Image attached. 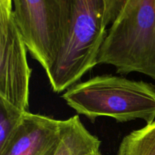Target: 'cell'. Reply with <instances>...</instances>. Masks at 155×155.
I'll return each instance as SVG.
<instances>
[{
	"mask_svg": "<svg viewBox=\"0 0 155 155\" xmlns=\"http://www.w3.org/2000/svg\"><path fill=\"white\" fill-rule=\"evenodd\" d=\"M62 98L78 114L94 123L109 117L117 123L155 120V86L123 77L104 74L80 82L67 89Z\"/></svg>",
	"mask_w": 155,
	"mask_h": 155,
	"instance_id": "1",
	"label": "cell"
},
{
	"mask_svg": "<svg viewBox=\"0 0 155 155\" xmlns=\"http://www.w3.org/2000/svg\"><path fill=\"white\" fill-rule=\"evenodd\" d=\"M104 0H70V17L63 44L46 73L53 91L75 85L94 67L107 36Z\"/></svg>",
	"mask_w": 155,
	"mask_h": 155,
	"instance_id": "2",
	"label": "cell"
},
{
	"mask_svg": "<svg viewBox=\"0 0 155 155\" xmlns=\"http://www.w3.org/2000/svg\"><path fill=\"white\" fill-rule=\"evenodd\" d=\"M102 64L155 80V0H126L98 53Z\"/></svg>",
	"mask_w": 155,
	"mask_h": 155,
	"instance_id": "3",
	"label": "cell"
},
{
	"mask_svg": "<svg viewBox=\"0 0 155 155\" xmlns=\"http://www.w3.org/2000/svg\"><path fill=\"white\" fill-rule=\"evenodd\" d=\"M13 13L27 51L45 72L60 51L66 24L53 0H12Z\"/></svg>",
	"mask_w": 155,
	"mask_h": 155,
	"instance_id": "4",
	"label": "cell"
},
{
	"mask_svg": "<svg viewBox=\"0 0 155 155\" xmlns=\"http://www.w3.org/2000/svg\"><path fill=\"white\" fill-rule=\"evenodd\" d=\"M14 13L0 7V98L29 111L32 70Z\"/></svg>",
	"mask_w": 155,
	"mask_h": 155,
	"instance_id": "5",
	"label": "cell"
},
{
	"mask_svg": "<svg viewBox=\"0 0 155 155\" xmlns=\"http://www.w3.org/2000/svg\"><path fill=\"white\" fill-rule=\"evenodd\" d=\"M64 120L30 111L22 120L0 155H54L63 135Z\"/></svg>",
	"mask_w": 155,
	"mask_h": 155,
	"instance_id": "6",
	"label": "cell"
},
{
	"mask_svg": "<svg viewBox=\"0 0 155 155\" xmlns=\"http://www.w3.org/2000/svg\"><path fill=\"white\" fill-rule=\"evenodd\" d=\"M101 141L85 127L79 115L63 123V135L54 155H89L99 151Z\"/></svg>",
	"mask_w": 155,
	"mask_h": 155,
	"instance_id": "7",
	"label": "cell"
},
{
	"mask_svg": "<svg viewBox=\"0 0 155 155\" xmlns=\"http://www.w3.org/2000/svg\"><path fill=\"white\" fill-rule=\"evenodd\" d=\"M117 155H155V120L126 136Z\"/></svg>",
	"mask_w": 155,
	"mask_h": 155,
	"instance_id": "8",
	"label": "cell"
},
{
	"mask_svg": "<svg viewBox=\"0 0 155 155\" xmlns=\"http://www.w3.org/2000/svg\"><path fill=\"white\" fill-rule=\"evenodd\" d=\"M24 112L0 98V149L2 148L22 120Z\"/></svg>",
	"mask_w": 155,
	"mask_h": 155,
	"instance_id": "9",
	"label": "cell"
},
{
	"mask_svg": "<svg viewBox=\"0 0 155 155\" xmlns=\"http://www.w3.org/2000/svg\"><path fill=\"white\" fill-rule=\"evenodd\" d=\"M104 25H111L124 7L126 0H104Z\"/></svg>",
	"mask_w": 155,
	"mask_h": 155,
	"instance_id": "10",
	"label": "cell"
},
{
	"mask_svg": "<svg viewBox=\"0 0 155 155\" xmlns=\"http://www.w3.org/2000/svg\"><path fill=\"white\" fill-rule=\"evenodd\" d=\"M58 7L68 28L70 17V0H53ZM67 31V30H66Z\"/></svg>",
	"mask_w": 155,
	"mask_h": 155,
	"instance_id": "11",
	"label": "cell"
},
{
	"mask_svg": "<svg viewBox=\"0 0 155 155\" xmlns=\"http://www.w3.org/2000/svg\"><path fill=\"white\" fill-rule=\"evenodd\" d=\"M0 7L5 9L7 12H13V2L12 0H0Z\"/></svg>",
	"mask_w": 155,
	"mask_h": 155,
	"instance_id": "12",
	"label": "cell"
},
{
	"mask_svg": "<svg viewBox=\"0 0 155 155\" xmlns=\"http://www.w3.org/2000/svg\"><path fill=\"white\" fill-rule=\"evenodd\" d=\"M89 155H101V153H100V151H98V152H95V153H92V154H90Z\"/></svg>",
	"mask_w": 155,
	"mask_h": 155,
	"instance_id": "13",
	"label": "cell"
}]
</instances>
